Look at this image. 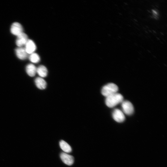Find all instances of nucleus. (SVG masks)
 I'll list each match as a JSON object with an SVG mask.
<instances>
[{"mask_svg": "<svg viewBox=\"0 0 167 167\" xmlns=\"http://www.w3.org/2000/svg\"><path fill=\"white\" fill-rule=\"evenodd\" d=\"M10 31L13 35L17 36L23 32V28L20 23L15 22L12 24Z\"/></svg>", "mask_w": 167, "mask_h": 167, "instance_id": "obj_4", "label": "nucleus"}, {"mask_svg": "<svg viewBox=\"0 0 167 167\" xmlns=\"http://www.w3.org/2000/svg\"><path fill=\"white\" fill-rule=\"evenodd\" d=\"M121 106L123 112L128 116L132 115L134 112V108L132 104L129 101H123Z\"/></svg>", "mask_w": 167, "mask_h": 167, "instance_id": "obj_3", "label": "nucleus"}, {"mask_svg": "<svg viewBox=\"0 0 167 167\" xmlns=\"http://www.w3.org/2000/svg\"><path fill=\"white\" fill-rule=\"evenodd\" d=\"M37 68L32 64H28L26 67V71L27 74L30 77H34L37 74Z\"/></svg>", "mask_w": 167, "mask_h": 167, "instance_id": "obj_10", "label": "nucleus"}, {"mask_svg": "<svg viewBox=\"0 0 167 167\" xmlns=\"http://www.w3.org/2000/svg\"><path fill=\"white\" fill-rule=\"evenodd\" d=\"M25 46V48L28 54L35 53L36 50V45L32 40H28Z\"/></svg>", "mask_w": 167, "mask_h": 167, "instance_id": "obj_7", "label": "nucleus"}, {"mask_svg": "<svg viewBox=\"0 0 167 167\" xmlns=\"http://www.w3.org/2000/svg\"><path fill=\"white\" fill-rule=\"evenodd\" d=\"M35 83L37 87L40 89H45L47 86V83L44 78L39 77L35 80Z\"/></svg>", "mask_w": 167, "mask_h": 167, "instance_id": "obj_11", "label": "nucleus"}, {"mask_svg": "<svg viewBox=\"0 0 167 167\" xmlns=\"http://www.w3.org/2000/svg\"><path fill=\"white\" fill-rule=\"evenodd\" d=\"M15 52L17 56L20 59L25 60L28 57V54L25 48L18 47L16 49Z\"/></svg>", "mask_w": 167, "mask_h": 167, "instance_id": "obj_9", "label": "nucleus"}, {"mask_svg": "<svg viewBox=\"0 0 167 167\" xmlns=\"http://www.w3.org/2000/svg\"><path fill=\"white\" fill-rule=\"evenodd\" d=\"M60 157L62 161L66 164L71 165L74 162V158L73 156L65 153H62Z\"/></svg>", "mask_w": 167, "mask_h": 167, "instance_id": "obj_8", "label": "nucleus"}, {"mask_svg": "<svg viewBox=\"0 0 167 167\" xmlns=\"http://www.w3.org/2000/svg\"><path fill=\"white\" fill-rule=\"evenodd\" d=\"M112 116L113 119L118 123L123 122L125 120V116L123 113L118 109H116L113 111Z\"/></svg>", "mask_w": 167, "mask_h": 167, "instance_id": "obj_5", "label": "nucleus"}, {"mask_svg": "<svg viewBox=\"0 0 167 167\" xmlns=\"http://www.w3.org/2000/svg\"><path fill=\"white\" fill-rule=\"evenodd\" d=\"M59 146L61 149L65 153H70L72 152V149L71 146L65 141H61L59 142Z\"/></svg>", "mask_w": 167, "mask_h": 167, "instance_id": "obj_13", "label": "nucleus"}, {"mask_svg": "<svg viewBox=\"0 0 167 167\" xmlns=\"http://www.w3.org/2000/svg\"><path fill=\"white\" fill-rule=\"evenodd\" d=\"M118 90V86L115 84L110 83L104 86L101 90L102 94L107 97L117 93Z\"/></svg>", "mask_w": 167, "mask_h": 167, "instance_id": "obj_2", "label": "nucleus"}, {"mask_svg": "<svg viewBox=\"0 0 167 167\" xmlns=\"http://www.w3.org/2000/svg\"><path fill=\"white\" fill-rule=\"evenodd\" d=\"M17 37L16 43L18 47H22L25 46L28 40V36L24 32Z\"/></svg>", "mask_w": 167, "mask_h": 167, "instance_id": "obj_6", "label": "nucleus"}, {"mask_svg": "<svg viewBox=\"0 0 167 167\" xmlns=\"http://www.w3.org/2000/svg\"><path fill=\"white\" fill-rule=\"evenodd\" d=\"M123 96L117 93L106 97L105 103L110 108H113L123 101Z\"/></svg>", "mask_w": 167, "mask_h": 167, "instance_id": "obj_1", "label": "nucleus"}, {"mask_svg": "<svg viewBox=\"0 0 167 167\" xmlns=\"http://www.w3.org/2000/svg\"><path fill=\"white\" fill-rule=\"evenodd\" d=\"M29 59L31 62L35 63H39L40 60V57L39 55L35 52L30 54Z\"/></svg>", "mask_w": 167, "mask_h": 167, "instance_id": "obj_14", "label": "nucleus"}, {"mask_svg": "<svg viewBox=\"0 0 167 167\" xmlns=\"http://www.w3.org/2000/svg\"><path fill=\"white\" fill-rule=\"evenodd\" d=\"M48 71L46 67L44 65H40L37 68V74L40 77L44 78L48 75Z\"/></svg>", "mask_w": 167, "mask_h": 167, "instance_id": "obj_12", "label": "nucleus"}]
</instances>
